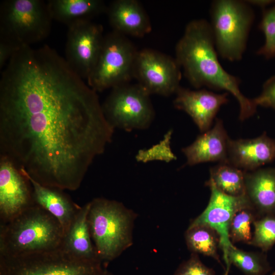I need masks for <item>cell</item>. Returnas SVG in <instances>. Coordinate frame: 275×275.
<instances>
[{
	"instance_id": "cell-4",
	"label": "cell",
	"mask_w": 275,
	"mask_h": 275,
	"mask_svg": "<svg viewBox=\"0 0 275 275\" xmlns=\"http://www.w3.org/2000/svg\"><path fill=\"white\" fill-rule=\"evenodd\" d=\"M135 217L133 211L116 201L99 198L90 202V232L101 262L115 259L132 245Z\"/></svg>"
},
{
	"instance_id": "cell-25",
	"label": "cell",
	"mask_w": 275,
	"mask_h": 275,
	"mask_svg": "<svg viewBox=\"0 0 275 275\" xmlns=\"http://www.w3.org/2000/svg\"><path fill=\"white\" fill-rule=\"evenodd\" d=\"M258 218L252 207H246L238 211L230 225L229 236L231 242H243L250 244L253 234L251 227Z\"/></svg>"
},
{
	"instance_id": "cell-14",
	"label": "cell",
	"mask_w": 275,
	"mask_h": 275,
	"mask_svg": "<svg viewBox=\"0 0 275 275\" xmlns=\"http://www.w3.org/2000/svg\"><path fill=\"white\" fill-rule=\"evenodd\" d=\"M175 94V107L186 113L199 130L204 132L210 129L221 106L228 103L229 93L218 94L204 89L191 90L180 87Z\"/></svg>"
},
{
	"instance_id": "cell-33",
	"label": "cell",
	"mask_w": 275,
	"mask_h": 275,
	"mask_svg": "<svg viewBox=\"0 0 275 275\" xmlns=\"http://www.w3.org/2000/svg\"><path fill=\"white\" fill-rule=\"evenodd\" d=\"M270 275H275V271L272 272Z\"/></svg>"
},
{
	"instance_id": "cell-24",
	"label": "cell",
	"mask_w": 275,
	"mask_h": 275,
	"mask_svg": "<svg viewBox=\"0 0 275 275\" xmlns=\"http://www.w3.org/2000/svg\"><path fill=\"white\" fill-rule=\"evenodd\" d=\"M229 262L240 269L245 275H266L271 267L264 252H247L235 246L228 253Z\"/></svg>"
},
{
	"instance_id": "cell-10",
	"label": "cell",
	"mask_w": 275,
	"mask_h": 275,
	"mask_svg": "<svg viewBox=\"0 0 275 275\" xmlns=\"http://www.w3.org/2000/svg\"><path fill=\"white\" fill-rule=\"evenodd\" d=\"M133 76L149 95L169 96L180 87L181 67L176 59L144 49L137 51Z\"/></svg>"
},
{
	"instance_id": "cell-23",
	"label": "cell",
	"mask_w": 275,
	"mask_h": 275,
	"mask_svg": "<svg viewBox=\"0 0 275 275\" xmlns=\"http://www.w3.org/2000/svg\"><path fill=\"white\" fill-rule=\"evenodd\" d=\"M185 237L188 249L192 253L212 257L222 265L218 254L219 237L212 228L206 225L189 226Z\"/></svg>"
},
{
	"instance_id": "cell-18",
	"label": "cell",
	"mask_w": 275,
	"mask_h": 275,
	"mask_svg": "<svg viewBox=\"0 0 275 275\" xmlns=\"http://www.w3.org/2000/svg\"><path fill=\"white\" fill-rule=\"evenodd\" d=\"M89 208L90 202L80 207L64 234L59 250L76 260L101 262L97 255L90 234L88 222Z\"/></svg>"
},
{
	"instance_id": "cell-3",
	"label": "cell",
	"mask_w": 275,
	"mask_h": 275,
	"mask_svg": "<svg viewBox=\"0 0 275 275\" xmlns=\"http://www.w3.org/2000/svg\"><path fill=\"white\" fill-rule=\"evenodd\" d=\"M64 235L57 219L35 204L1 224L0 256L16 257L58 250Z\"/></svg>"
},
{
	"instance_id": "cell-5",
	"label": "cell",
	"mask_w": 275,
	"mask_h": 275,
	"mask_svg": "<svg viewBox=\"0 0 275 275\" xmlns=\"http://www.w3.org/2000/svg\"><path fill=\"white\" fill-rule=\"evenodd\" d=\"M215 46L222 59L239 61L246 48L255 15L245 1L215 0L210 9Z\"/></svg>"
},
{
	"instance_id": "cell-8",
	"label": "cell",
	"mask_w": 275,
	"mask_h": 275,
	"mask_svg": "<svg viewBox=\"0 0 275 275\" xmlns=\"http://www.w3.org/2000/svg\"><path fill=\"white\" fill-rule=\"evenodd\" d=\"M150 95L138 84L116 86L102 105L103 112L114 128L146 129L155 116Z\"/></svg>"
},
{
	"instance_id": "cell-19",
	"label": "cell",
	"mask_w": 275,
	"mask_h": 275,
	"mask_svg": "<svg viewBox=\"0 0 275 275\" xmlns=\"http://www.w3.org/2000/svg\"><path fill=\"white\" fill-rule=\"evenodd\" d=\"M19 170L31 184L35 204L56 218L62 226L65 234L80 206L74 203L62 190L43 185L31 178L23 170Z\"/></svg>"
},
{
	"instance_id": "cell-32",
	"label": "cell",
	"mask_w": 275,
	"mask_h": 275,
	"mask_svg": "<svg viewBox=\"0 0 275 275\" xmlns=\"http://www.w3.org/2000/svg\"><path fill=\"white\" fill-rule=\"evenodd\" d=\"M98 275H113L107 271L103 269L102 271Z\"/></svg>"
},
{
	"instance_id": "cell-13",
	"label": "cell",
	"mask_w": 275,
	"mask_h": 275,
	"mask_svg": "<svg viewBox=\"0 0 275 275\" xmlns=\"http://www.w3.org/2000/svg\"><path fill=\"white\" fill-rule=\"evenodd\" d=\"M31 184L8 158H0V219L6 223L35 205Z\"/></svg>"
},
{
	"instance_id": "cell-31",
	"label": "cell",
	"mask_w": 275,
	"mask_h": 275,
	"mask_svg": "<svg viewBox=\"0 0 275 275\" xmlns=\"http://www.w3.org/2000/svg\"><path fill=\"white\" fill-rule=\"evenodd\" d=\"M245 1L251 6H257L261 8L263 10L265 9L267 6L275 3V1L272 0H246Z\"/></svg>"
},
{
	"instance_id": "cell-6",
	"label": "cell",
	"mask_w": 275,
	"mask_h": 275,
	"mask_svg": "<svg viewBox=\"0 0 275 275\" xmlns=\"http://www.w3.org/2000/svg\"><path fill=\"white\" fill-rule=\"evenodd\" d=\"M52 20L47 2L4 1L0 7V39L17 48L31 46L47 38Z\"/></svg>"
},
{
	"instance_id": "cell-7",
	"label": "cell",
	"mask_w": 275,
	"mask_h": 275,
	"mask_svg": "<svg viewBox=\"0 0 275 275\" xmlns=\"http://www.w3.org/2000/svg\"><path fill=\"white\" fill-rule=\"evenodd\" d=\"M138 51L124 35L114 31L104 36L97 63L87 79L96 92L126 84L133 74Z\"/></svg>"
},
{
	"instance_id": "cell-27",
	"label": "cell",
	"mask_w": 275,
	"mask_h": 275,
	"mask_svg": "<svg viewBox=\"0 0 275 275\" xmlns=\"http://www.w3.org/2000/svg\"><path fill=\"white\" fill-rule=\"evenodd\" d=\"M263 10L258 27L264 35L265 42L256 53L266 59H270L275 58V5Z\"/></svg>"
},
{
	"instance_id": "cell-11",
	"label": "cell",
	"mask_w": 275,
	"mask_h": 275,
	"mask_svg": "<svg viewBox=\"0 0 275 275\" xmlns=\"http://www.w3.org/2000/svg\"><path fill=\"white\" fill-rule=\"evenodd\" d=\"M205 184L211 191L208 204L189 226L206 225L217 232L226 266L224 275H229L231 265L228 261V253L229 249L234 246L229 236L230 224L238 211L252 206L245 194L239 197L229 196L219 190L209 180Z\"/></svg>"
},
{
	"instance_id": "cell-29",
	"label": "cell",
	"mask_w": 275,
	"mask_h": 275,
	"mask_svg": "<svg viewBox=\"0 0 275 275\" xmlns=\"http://www.w3.org/2000/svg\"><path fill=\"white\" fill-rule=\"evenodd\" d=\"M253 100L257 107L261 106L275 110V75L265 81L262 92Z\"/></svg>"
},
{
	"instance_id": "cell-20",
	"label": "cell",
	"mask_w": 275,
	"mask_h": 275,
	"mask_svg": "<svg viewBox=\"0 0 275 275\" xmlns=\"http://www.w3.org/2000/svg\"><path fill=\"white\" fill-rule=\"evenodd\" d=\"M245 195L258 218L275 214V168L245 172Z\"/></svg>"
},
{
	"instance_id": "cell-9",
	"label": "cell",
	"mask_w": 275,
	"mask_h": 275,
	"mask_svg": "<svg viewBox=\"0 0 275 275\" xmlns=\"http://www.w3.org/2000/svg\"><path fill=\"white\" fill-rule=\"evenodd\" d=\"M101 262L81 261L59 249L16 257L0 256V275H98Z\"/></svg>"
},
{
	"instance_id": "cell-28",
	"label": "cell",
	"mask_w": 275,
	"mask_h": 275,
	"mask_svg": "<svg viewBox=\"0 0 275 275\" xmlns=\"http://www.w3.org/2000/svg\"><path fill=\"white\" fill-rule=\"evenodd\" d=\"M174 275H215V273L201 262L197 254L192 253L187 260L179 266Z\"/></svg>"
},
{
	"instance_id": "cell-22",
	"label": "cell",
	"mask_w": 275,
	"mask_h": 275,
	"mask_svg": "<svg viewBox=\"0 0 275 275\" xmlns=\"http://www.w3.org/2000/svg\"><path fill=\"white\" fill-rule=\"evenodd\" d=\"M209 172L208 180L222 193L233 197L245 194V171L224 162L211 168Z\"/></svg>"
},
{
	"instance_id": "cell-1",
	"label": "cell",
	"mask_w": 275,
	"mask_h": 275,
	"mask_svg": "<svg viewBox=\"0 0 275 275\" xmlns=\"http://www.w3.org/2000/svg\"><path fill=\"white\" fill-rule=\"evenodd\" d=\"M114 129L97 92L48 45L18 48L3 69L1 155L40 184L77 189Z\"/></svg>"
},
{
	"instance_id": "cell-12",
	"label": "cell",
	"mask_w": 275,
	"mask_h": 275,
	"mask_svg": "<svg viewBox=\"0 0 275 275\" xmlns=\"http://www.w3.org/2000/svg\"><path fill=\"white\" fill-rule=\"evenodd\" d=\"M104 36L102 26L91 20L68 26L65 60L82 79H87L98 61Z\"/></svg>"
},
{
	"instance_id": "cell-2",
	"label": "cell",
	"mask_w": 275,
	"mask_h": 275,
	"mask_svg": "<svg viewBox=\"0 0 275 275\" xmlns=\"http://www.w3.org/2000/svg\"><path fill=\"white\" fill-rule=\"evenodd\" d=\"M176 60L190 84L224 91L232 94L239 105L240 121L253 116L257 106L240 90V79L226 71L218 59L210 23L204 19L189 22L175 47Z\"/></svg>"
},
{
	"instance_id": "cell-16",
	"label": "cell",
	"mask_w": 275,
	"mask_h": 275,
	"mask_svg": "<svg viewBox=\"0 0 275 275\" xmlns=\"http://www.w3.org/2000/svg\"><path fill=\"white\" fill-rule=\"evenodd\" d=\"M229 138L223 121L216 119L214 126L199 135L190 145L182 149L186 158V164L228 162Z\"/></svg>"
},
{
	"instance_id": "cell-17",
	"label": "cell",
	"mask_w": 275,
	"mask_h": 275,
	"mask_svg": "<svg viewBox=\"0 0 275 275\" xmlns=\"http://www.w3.org/2000/svg\"><path fill=\"white\" fill-rule=\"evenodd\" d=\"M106 12L114 31L123 35L142 37L151 30L149 18L137 1H115Z\"/></svg>"
},
{
	"instance_id": "cell-15",
	"label": "cell",
	"mask_w": 275,
	"mask_h": 275,
	"mask_svg": "<svg viewBox=\"0 0 275 275\" xmlns=\"http://www.w3.org/2000/svg\"><path fill=\"white\" fill-rule=\"evenodd\" d=\"M274 160L275 139L265 132L254 139L229 140L228 162L243 171L256 170Z\"/></svg>"
},
{
	"instance_id": "cell-30",
	"label": "cell",
	"mask_w": 275,
	"mask_h": 275,
	"mask_svg": "<svg viewBox=\"0 0 275 275\" xmlns=\"http://www.w3.org/2000/svg\"><path fill=\"white\" fill-rule=\"evenodd\" d=\"M10 42L0 39V68L4 69L10 59L17 49Z\"/></svg>"
},
{
	"instance_id": "cell-21",
	"label": "cell",
	"mask_w": 275,
	"mask_h": 275,
	"mask_svg": "<svg viewBox=\"0 0 275 275\" xmlns=\"http://www.w3.org/2000/svg\"><path fill=\"white\" fill-rule=\"evenodd\" d=\"M48 7L53 20L66 24L91 19L107 10L105 3L100 0H49Z\"/></svg>"
},
{
	"instance_id": "cell-26",
	"label": "cell",
	"mask_w": 275,
	"mask_h": 275,
	"mask_svg": "<svg viewBox=\"0 0 275 275\" xmlns=\"http://www.w3.org/2000/svg\"><path fill=\"white\" fill-rule=\"evenodd\" d=\"M254 232L250 244L264 253L275 244V214H268L257 218L253 224Z\"/></svg>"
}]
</instances>
